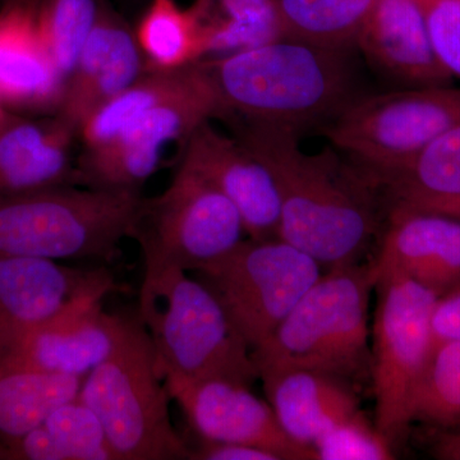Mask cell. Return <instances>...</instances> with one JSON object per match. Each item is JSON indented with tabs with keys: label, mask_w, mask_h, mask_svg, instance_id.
<instances>
[{
	"label": "cell",
	"mask_w": 460,
	"mask_h": 460,
	"mask_svg": "<svg viewBox=\"0 0 460 460\" xmlns=\"http://www.w3.org/2000/svg\"><path fill=\"white\" fill-rule=\"evenodd\" d=\"M229 123L271 172L280 199L279 238L321 266L361 261L378 229L376 184L335 148L304 153L292 129Z\"/></svg>",
	"instance_id": "cell-1"
},
{
	"label": "cell",
	"mask_w": 460,
	"mask_h": 460,
	"mask_svg": "<svg viewBox=\"0 0 460 460\" xmlns=\"http://www.w3.org/2000/svg\"><path fill=\"white\" fill-rule=\"evenodd\" d=\"M348 50L281 38L204 63L222 100L224 119L299 135L325 126L356 98Z\"/></svg>",
	"instance_id": "cell-2"
},
{
	"label": "cell",
	"mask_w": 460,
	"mask_h": 460,
	"mask_svg": "<svg viewBox=\"0 0 460 460\" xmlns=\"http://www.w3.org/2000/svg\"><path fill=\"white\" fill-rule=\"evenodd\" d=\"M138 319L146 329L163 380L259 378L252 350L217 295L190 271L144 256Z\"/></svg>",
	"instance_id": "cell-3"
},
{
	"label": "cell",
	"mask_w": 460,
	"mask_h": 460,
	"mask_svg": "<svg viewBox=\"0 0 460 460\" xmlns=\"http://www.w3.org/2000/svg\"><path fill=\"white\" fill-rule=\"evenodd\" d=\"M375 287L372 261L321 274L270 338L252 350L257 374L301 368L352 384L370 376L368 305Z\"/></svg>",
	"instance_id": "cell-4"
},
{
	"label": "cell",
	"mask_w": 460,
	"mask_h": 460,
	"mask_svg": "<svg viewBox=\"0 0 460 460\" xmlns=\"http://www.w3.org/2000/svg\"><path fill=\"white\" fill-rule=\"evenodd\" d=\"M145 199L75 186L0 198V257L111 261L132 237Z\"/></svg>",
	"instance_id": "cell-5"
},
{
	"label": "cell",
	"mask_w": 460,
	"mask_h": 460,
	"mask_svg": "<svg viewBox=\"0 0 460 460\" xmlns=\"http://www.w3.org/2000/svg\"><path fill=\"white\" fill-rule=\"evenodd\" d=\"M78 398L98 414L115 460L190 458L172 426V398L138 316H123L113 352L84 378Z\"/></svg>",
	"instance_id": "cell-6"
},
{
	"label": "cell",
	"mask_w": 460,
	"mask_h": 460,
	"mask_svg": "<svg viewBox=\"0 0 460 460\" xmlns=\"http://www.w3.org/2000/svg\"><path fill=\"white\" fill-rule=\"evenodd\" d=\"M458 123L460 89L445 84L356 96L320 129L378 187Z\"/></svg>",
	"instance_id": "cell-7"
},
{
	"label": "cell",
	"mask_w": 460,
	"mask_h": 460,
	"mask_svg": "<svg viewBox=\"0 0 460 460\" xmlns=\"http://www.w3.org/2000/svg\"><path fill=\"white\" fill-rule=\"evenodd\" d=\"M375 289L378 295L371 350L375 425L395 447L411 423V399L434 347L432 314L438 296L398 274L378 278Z\"/></svg>",
	"instance_id": "cell-8"
},
{
	"label": "cell",
	"mask_w": 460,
	"mask_h": 460,
	"mask_svg": "<svg viewBox=\"0 0 460 460\" xmlns=\"http://www.w3.org/2000/svg\"><path fill=\"white\" fill-rule=\"evenodd\" d=\"M196 274L253 350L270 338L323 272L313 256L283 239L248 238Z\"/></svg>",
	"instance_id": "cell-9"
},
{
	"label": "cell",
	"mask_w": 460,
	"mask_h": 460,
	"mask_svg": "<svg viewBox=\"0 0 460 460\" xmlns=\"http://www.w3.org/2000/svg\"><path fill=\"white\" fill-rule=\"evenodd\" d=\"M243 220L213 183L180 165L168 189L145 199L132 237L142 255L199 271L244 241Z\"/></svg>",
	"instance_id": "cell-10"
},
{
	"label": "cell",
	"mask_w": 460,
	"mask_h": 460,
	"mask_svg": "<svg viewBox=\"0 0 460 460\" xmlns=\"http://www.w3.org/2000/svg\"><path fill=\"white\" fill-rule=\"evenodd\" d=\"M226 117L213 78L199 60L192 83L124 126L102 146L83 151L77 164L78 186L140 192L157 171L166 146L184 145L196 127Z\"/></svg>",
	"instance_id": "cell-11"
},
{
	"label": "cell",
	"mask_w": 460,
	"mask_h": 460,
	"mask_svg": "<svg viewBox=\"0 0 460 460\" xmlns=\"http://www.w3.org/2000/svg\"><path fill=\"white\" fill-rule=\"evenodd\" d=\"M164 384L201 440L262 447L283 460H317L314 447L284 431L270 402L253 394L250 384L220 377Z\"/></svg>",
	"instance_id": "cell-12"
},
{
	"label": "cell",
	"mask_w": 460,
	"mask_h": 460,
	"mask_svg": "<svg viewBox=\"0 0 460 460\" xmlns=\"http://www.w3.org/2000/svg\"><path fill=\"white\" fill-rule=\"evenodd\" d=\"M104 293L81 296L0 349V368L11 366L86 377L113 352L123 316L105 313Z\"/></svg>",
	"instance_id": "cell-13"
},
{
	"label": "cell",
	"mask_w": 460,
	"mask_h": 460,
	"mask_svg": "<svg viewBox=\"0 0 460 460\" xmlns=\"http://www.w3.org/2000/svg\"><path fill=\"white\" fill-rule=\"evenodd\" d=\"M181 165L222 190L241 214L248 238H279L277 184L268 166L238 138L226 137L206 120L184 142Z\"/></svg>",
	"instance_id": "cell-14"
},
{
	"label": "cell",
	"mask_w": 460,
	"mask_h": 460,
	"mask_svg": "<svg viewBox=\"0 0 460 460\" xmlns=\"http://www.w3.org/2000/svg\"><path fill=\"white\" fill-rule=\"evenodd\" d=\"M105 269H77L32 257H0V349L81 296L113 292Z\"/></svg>",
	"instance_id": "cell-15"
},
{
	"label": "cell",
	"mask_w": 460,
	"mask_h": 460,
	"mask_svg": "<svg viewBox=\"0 0 460 460\" xmlns=\"http://www.w3.org/2000/svg\"><path fill=\"white\" fill-rule=\"evenodd\" d=\"M375 277L410 278L438 296L460 287V219L392 205Z\"/></svg>",
	"instance_id": "cell-16"
},
{
	"label": "cell",
	"mask_w": 460,
	"mask_h": 460,
	"mask_svg": "<svg viewBox=\"0 0 460 460\" xmlns=\"http://www.w3.org/2000/svg\"><path fill=\"white\" fill-rule=\"evenodd\" d=\"M65 80L39 22V0H7L0 8V99L12 111L56 113Z\"/></svg>",
	"instance_id": "cell-17"
},
{
	"label": "cell",
	"mask_w": 460,
	"mask_h": 460,
	"mask_svg": "<svg viewBox=\"0 0 460 460\" xmlns=\"http://www.w3.org/2000/svg\"><path fill=\"white\" fill-rule=\"evenodd\" d=\"M75 138L57 114L38 119L7 109L0 123V198L78 186Z\"/></svg>",
	"instance_id": "cell-18"
},
{
	"label": "cell",
	"mask_w": 460,
	"mask_h": 460,
	"mask_svg": "<svg viewBox=\"0 0 460 460\" xmlns=\"http://www.w3.org/2000/svg\"><path fill=\"white\" fill-rule=\"evenodd\" d=\"M146 72L135 33L109 12L102 11L84 47L56 113L75 133L96 109L128 89Z\"/></svg>",
	"instance_id": "cell-19"
},
{
	"label": "cell",
	"mask_w": 460,
	"mask_h": 460,
	"mask_svg": "<svg viewBox=\"0 0 460 460\" xmlns=\"http://www.w3.org/2000/svg\"><path fill=\"white\" fill-rule=\"evenodd\" d=\"M356 45L377 71L410 87L445 86L453 80L436 57L417 0H377Z\"/></svg>",
	"instance_id": "cell-20"
},
{
	"label": "cell",
	"mask_w": 460,
	"mask_h": 460,
	"mask_svg": "<svg viewBox=\"0 0 460 460\" xmlns=\"http://www.w3.org/2000/svg\"><path fill=\"white\" fill-rule=\"evenodd\" d=\"M259 378L281 428L305 447L361 411L353 384L334 375L284 368L260 372Z\"/></svg>",
	"instance_id": "cell-21"
},
{
	"label": "cell",
	"mask_w": 460,
	"mask_h": 460,
	"mask_svg": "<svg viewBox=\"0 0 460 460\" xmlns=\"http://www.w3.org/2000/svg\"><path fill=\"white\" fill-rule=\"evenodd\" d=\"M84 377L39 368H0V443L9 447L80 394Z\"/></svg>",
	"instance_id": "cell-22"
},
{
	"label": "cell",
	"mask_w": 460,
	"mask_h": 460,
	"mask_svg": "<svg viewBox=\"0 0 460 460\" xmlns=\"http://www.w3.org/2000/svg\"><path fill=\"white\" fill-rule=\"evenodd\" d=\"M9 452L12 460H115L98 414L78 396L12 444Z\"/></svg>",
	"instance_id": "cell-23"
},
{
	"label": "cell",
	"mask_w": 460,
	"mask_h": 460,
	"mask_svg": "<svg viewBox=\"0 0 460 460\" xmlns=\"http://www.w3.org/2000/svg\"><path fill=\"white\" fill-rule=\"evenodd\" d=\"M135 35L146 71H175L210 53L198 4L183 9L175 0H153Z\"/></svg>",
	"instance_id": "cell-24"
},
{
	"label": "cell",
	"mask_w": 460,
	"mask_h": 460,
	"mask_svg": "<svg viewBox=\"0 0 460 460\" xmlns=\"http://www.w3.org/2000/svg\"><path fill=\"white\" fill-rule=\"evenodd\" d=\"M377 0H274L281 38L349 49Z\"/></svg>",
	"instance_id": "cell-25"
},
{
	"label": "cell",
	"mask_w": 460,
	"mask_h": 460,
	"mask_svg": "<svg viewBox=\"0 0 460 460\" xmlns=\"http://www.w3.org/2000/svg\"><path fill=\"white\" fill-rule=\"evenodd\" d=\"M199 71V62L175 71H146L128 89L96 109L81 127L84 151L102 146L124 126L148 108L186 89Z\"/></svg>",
	"instance_id": "cell-26"
},
{
	"label": "cell",
	"mask_w": 460,
	"mask_h": 460,
	"mask_svg": "<svg viewBox=\"0 0 460 460\" xmlns=\"http://www.w3.org/2000/svg\"><path fill=\"white\" fill-rule=\"evenodd\" d=\"M394 202L460 198V123L378 186Z\"/></svg>",
	"instance_id": "cell-27"
},
{
	"label": "cell",
	"mask_w": 460,
	"mask_h": 460,
	"mask_svg": "<svg viewBox=\"0 0 460 460\" xmlns=\"http://www.w3.org/2000/svg\"><path fill=\"white\" fill-rule=\"evenodd\" d=\"M411 422L460 429V339L435 341L411 399Z\"/></svg>",
	"instance_id": "cell-28"
},
{
	"label": "cell",
	"mask_w": 460,
	"mask_h": 460,
	"mask_svg": "<svg viewBox=\"0 0 460 460\" xmlns=\"http://www.w3.org/2000/svg\"><path fill=\"white\" fill-rule=\"evenodd\" d=\"M100 9L96 0H39L41 33L65 84L98 22Z\"/></svg>",
	"instance_id": "cell-29"
},
{
	"label": "cell",
	"mask_w": 460,
	"mask_h": 460,
	"mask_svg": "<svg viewBox=\"0 0 460 460\" xmlns=\"http://www.w3.org/2000/svg\"><path fill=\"white\" fill-rule=\"evenodd\" d=\"M317 460H392L394 445L362 411L326 429L314 441Z\"/></svg>",
	"instance_id": "cell-30"
},
{
	"label": "cell",
	"mask_w": 460,
	"mask_h": 460,
	"mask_svg": "<svg viewBox=\"0 0 460 460\" xmlns=\"http://www.w3.org/2000/svg\"><path fill=\"white\" fill-rule=\"evenodd\" d=\"M436 57L452 77L460 78V0H417Z\"/></svg>",
	"instance_id": "cell-31"
},
{
	"label": "cell",
	"mask_w": 460,
	"mask_h": 460,
	"mask_svg": "<svg viewBox=\"0 0 460 460\" xmlns=\"http://www.w3.org/2000/svg\"><path fill=\"white\" fill-rule=\"evenodd\" d=\"M193 460H283L278 454L251 445L215 443L201 440L195 450L190 449Z\"/></svg>",
	"instance_id": "cell-32"
},
{
	"label": "cell",
	"mask_w": 460,
	"mask_h": 460,
	"mask_svg": "<svg viewBox=\"0 0 460 460\" xmlns=\"http://www.w3.org/2000/svg\"><path fill=\"white\" fill-rule=\"evenodd\" d=\"M435 341L460 339V287L438 296L432 314Z\"/></svg>",
	"instance_id": "cell-33"
},
{
	"label": "cell",
	"mask_w": 460,
	"mask_h": 460,
	"mask_svg": "<svg viewBox=\"0 0 460 460\" xmlns=\"http://www.w3.org/2000/svg\"><path fill=\"white\" fill-rule=\"evenodd\" d=\"M431 456L441 460H460V429H435Z\"/></svg>",
	"instance_id": "cell-34"
},
{
	"label": "cell",
	"mask_w": 460,
	"mask_h": 460,
	"mask_svg": "<svg viewBox=\"0 0 460 460\" xmlns=\"http://www.w3.org/2000/svg\"><path fill=\"white\" fill-rule=\"evenodd\" d=\"M392 205L405 206L414 210L432 211V213L449 215L460 219V198L419 199V201L394 202Z\"/></svg>",
	"instance_id": "cell-35"
},
{
	"label": "cell",
	"mask_w": 460,
	"mask_h": 460,
	"mask_svg": "<svg viewBox=\"0 0 460 460\" xmlns=\"http://www.w3.org/2000/svg\"><path fill=\"white\" fill-rule=\"evenodd\" d=\"M0 460H12L11 452L5 445L0 443Z\"/></svg>",
	"instance_id": "cell-36"
},
{
	"label": "cell",
	"mask_w": 460,
	"mask_h": 460,
	"mask_svg": "<svg viewBox=\"0 0 460 460\" xmlns=\"http://www.w3.org/2000/svg\"><path fill=\"white\" fill-rule=\"evenodd\" d=\"M5 111H7V108L4 107L2 99H0V123H2L3 118H4Z\"/></svg>",
	"instance_id": "cell-37"
},
{
	"label": "cell",
	"mask_w": 460,
	"mask_h": 460,
	"mask_svg": "<svg viewBox=\"0 0 460 460\" xmlns=\"http://www.w3.org/2000/svg\"></svg>",
	"instance_id": "cell-38"
}]
</instances>
